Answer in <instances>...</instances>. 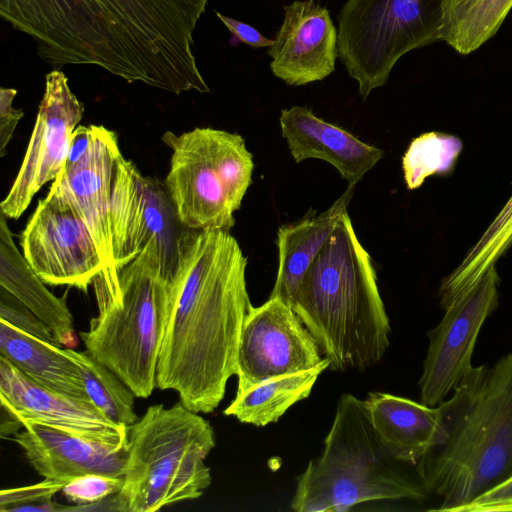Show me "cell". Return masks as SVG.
<instances>
[{
  "instance_id": "1",
  "label": "cell",
  "mask_w": 512,
  "mask_h": 512,
  "mask_svg": "<svg viewBox=\"0 0 512 512\" xmlns=\"http://www.w3.org/2000/svg\"><path fill=\"white\" fill-rule=\"evenodd\" d=\"M208 0H0V16L54 69L98 67L174 94L209 92L194 31Z\"/></svg>"
},
{
  "instance_id": "2",
  "label": "cell",
  "mask_w": 512,
  "mask_h": 512,
  "mask_svg": "<svg viewBox=\"0 0 512 512\" xmlns=\"http://www.w3.org/2000/svg\"><path fill=\"white\" fill-rule=\"evenodd\" d=\"M247 259L226 230L188 229L168 280L156 387L174 390L196 413H211L236 375L242 326L252 309Z\"/></svg>"
},
{
  "instance_id": "3",
  "label": "cell",
  "mask_w": 512,
  "mask_h": 512,
  "mask_svg": "<svg viewBox=\"0 0 512 512\" xmlns=\"http://www.w3.org/2000/svg\"><path fill=\"white\" fill-rule=\"evenodd\" d=\"M292 308L332 370L364 371L387 351L389 318L347 211L304 274Z\"/></svg>"
},
{
  "instance_id": "4",
  "label": "cell",
  "mask_w": 512,
  "mask_h": 512,
  "mask_svg": "<svg viewBox=\"0 0 512 512\" xmlns=\"http://www.w3.org/2000/svg\"><path fill=\"white\" fill-rule=\"evenodd\" d=\"M447 436L415 466L434 511L459 509L512 470V352L473 367L442 403Z\"/></svg>"
},
{
  "instance_id": "5",
  "label": "cell",
  "mask_w": 512,
  "mask_h": 512,
  "mask_svg": "<svg viewBox=\"0 0 512 512\" xmlns=\"http://www.w3.org/2000/svg\"><path fill=\"white\" fill-rule=\"evenodd\" d=\"M115 281H93L98 314L80 332L86 351L115 373L136 397H149L164 334L168 279L159 251L148 245L117 269Z\"/></svg>"
},
{
  "instance_id": "6",
  "label": "cell",
  "mask_w": 512,
  "mask_h": 512,
  "mask_svg": "<svg viewBox=\"0 0 512 512\" xmlns=\"http://www.w3.org/2000/svg\"><path fill=\"white\" fill-rule=\"evenodd\" d=\"M377 436L365 400L343 394L321 456L298 477L291 508L344 512L374 500H422L428 494L399 468Z\"/></svg>"
},
{
  "instance_id": "7",
  "label": "cell",
  "mask_w": 512,
  "mask_h": 512,
  "mask_svg": "<svg viewBox=\"0 0 512 512\" xmlns=\"http://www.w3.org/2000/svg\"><path fill=\"white\" fill-rule=\"evenodd\" d=\"M214 430L180 401L149 406L127 426L124 485L114 495L118 511L154 512L199 498L212 478L205 459Z\"/></svg>"
},
{
  "instance_id": "8",
  "label": "cell",
  "mask_w": 512,
  "mask_h": 512,
  "mask_svg": "<svg viewBox=\"0 0 512 512\" xmlns=\"http://www.w3.org/2000/svg\"><path fill=\"white\" fill-rule=\"evenodd\" d=\"M171 148L165 185L187 229L226 230L252 182L253 156L237 133L210 127L180 135L167 131Z\"/></svg>"
},
{
  "instance_id": "9",
  "label": "cell",
  "mask_w": 512,
  "mask_h": 512,
  "mask_svg": "<svg viewBox=\"0 0 512 512\" xmlns=\"http://www.w3.org/2000/svg\"><path fill=\"white\" fill-rule=\"evenodd\" d=\"M337 21L338 57L364 100L402 56L440 40L431 0H346Z\"/></svg>"
},
{
  "instance_id": "10",
  "label": "cell",
  "mask_w": 512,
  "mask_h": 512,
  "mask_svg": "<svg viewBox=\"0 0 512 512\" xmlns=\"http://www.w3.org/2000/svg\"><path fill=\"white\" fill-rule=\"evenodd\" d=\"M111 224L116 269L151 244L159 251L165 276L171 278L188 229L180 222L165 183L143 176L122 153L113 170Z\"/></svg>"
},
{
  "instance_id": "11",
  "label": "cell",
  "mask_w": 512,
  "mask_h": 512,
  "mask_svg": "<svg viewBox=\"0 0 512 512\" xmlns=\"http://www.w3.org/2000/svg\"><path fill=\"white\" fill-rule=\"evenodd\" d=\"M22 254L50 286L86 292L105 266L96 243L72 202L51 185L20 235Z\"/></svg>"
},
{
  "instance_id": "12",
  "label": "cell",
  "mask_w": 512,
  "mask_h": 512,
  "mask_svg": "<svg viewBox=\"0 0 512 512\" xmlns=\"http://www.w3.org/2000/svg\"><path fill=\"white\" fill-rule=\"evenodd\" d=\"M499 275L492 265L479 281L444 310L428 332L429 346L418 385L421 402L437 406L473 369L472 356L483 324L497 308Z\"/></svg>"
},
{
  "instance_id": "13",
  "label": "cell",
  "mask_w": 512,
  "mask_h": 512,
  "mask_svg": "<svg viewBox=\"0 0 512 512\" xmlns=\"http://www.w3.org/2000/svg\"><path fill=\"white\" fill-rule=\"evenodd\" d=\"M320 348L291 305L277 297L252 307L242 326L236 394L267 379L317 366Z\"/></svg>"
},
{
  "instance_id": "14",
  "label": "cell",
  "mask_w": 512,
  "mask_h": 512,
  "mask_svg": "<svg viewBox=\"0 0 512 512\" xmlns=\"http://www.w3.org/2000/svg\"><path fill=\"white\" fill-rule=\"evenodd\" d=\"M83 112L84 106L70 89L66 75L59 69L47 73L26 154L10 191L0 204L7 218L18 219L35 194L57 178L66 163L71 136Z\"/></svg>"
},
{
  "instance_id": "15",
  "label": "cell",
  "mask_w": 512,
  "mask_h": 512,
  "mask_svg": "<svg viewBox=\"0 0 512 512\" xmlns=\"http://www.w3.org/2000/svg\"><path fill=\"white\" fill-rule=\"evenodd\" d=\"M1 437L17 433L28 420L89 439L126 445L127 427L117 425L91 401L54 392L28 378L0 355Z\"/></svg>"
},
{
  "instance_id": "16",
  "label": "cell",
  "mask_w": 512,
  "mask_h": 512,
  "mask_svg": "<svg viewBox=\"0 0 512 512\" xmlns=\"http://www.w3.org/2000/svg\"><path fill=\"white\" fill-rule=\"evenodd\" d=\"M121 153L116 134L101 125H91L87 149L67 156L66 163L51 185L58 188L83 217L96 243L107 281L117 279L114 262L111 193L114 164Z\"/></svg>"
},
{
  "instance_id": "17",
  "label": "cell",
  "mask_w": 512,
  "mask_h": 512,
  "mask_svg": "<svg viewBox=\"0 0 512 512\" xmlns=\"http://www.w3.org/2000/svg\"><path fill=\"white\" fill-rule=\"evenodd\" d=\"M338 33L329 11L313 0L284 7V19L268 49L274 76L292 86L321 81L335 70Z\"/></svg>"
},
{
  "instance_id": "18",
  "label": "cell",
  "mask_w": 512,
  "mask_h": 512,
  "mask_svg": "<svg viewBox=\"0 0 512 512\" xmlns=\"http://www.w3.org/2000/svg\"><path fill=\"white\" fill-rule=\"evenodd\" d=\"M23 428L14 441L44 479L68 483L89 474L124 478L126 445L96 441L34 420L25 421Z\"/></svg>"
},
{
  "instance_id": "19",
  "label": "cell",
  "mask_w": 512,
  "mask_h": 512,
  "mask_svg": "<svg viewBox=\"0 0 512 512\" xmlns=\"http://www.w3.org/2000/svg\"><path fill=\"white\" fill-rule=\"evenodd\" d=\"M279 121L295 162L324 160L338 170L348 185L355 186L382 158L381 149L319 118L305 106L283 109Z\"/></svg>"
},
{
  "instance_id": "20",
  "label": "cell",
  "mask_w": 512,
  "mask_h": 512,
  "mask_svg": "<svg viewBox=\"0 0 512 512\" xmlns=\"http://www.w3.org/2000/svg\"><path fill=\"white\" fill-rule=\"evenodd\" d=\"M365 401L377 436L400 462L416 465L446 439L441 403L431 407L383 392H371Z\"/></svg>"
},
{
  "instance_id": "21",
  "label": "cell",
  "mask_w": 512,
  "mask_h": 512,
  "mask_svg": "<svg viewBox=\"0 0 512 512\" xmlns=\"http://www.w3.org/2000/svg\"><path fill=\"white\" fill-rule=\"evenodd\" d=\"M347 190L326 211L295 223L281 226L277 234L278 271L269 297H277L292 306L298 286L347 211L354 186Z\"/></svg>"
},
{
  "instance_id": "22",
  "label": "cell",
  "mask_w": 512,
  "mask_h": 512,
  "mask_svg": "<svg viewBox=\"0 0 512 512\" xmlns=\"http://www.w3.org/2000/svg\"><path fill=\"white\" fill-rule=\"evenodd\" d=\"M0 355L34 382L54 392L90 401L77 364L60 346L0 320Z\"/></svg>"
},
{
  "instance_id": "23",
  "label": "cell",
  "mask_w": 512,
  "mask_h": 512,
  "mask_svg": "<svg viewBox=\"0 0 512 512\" xmlns=\"http://www.w3.org/2000/svg\"><path fill=\"white\" fill-rule=\"evenodd\" d=\"M7 217H0V285L29 308L52 331L60 345L74 343L73 317L65 297L51 293L16 248Z\"/></svg>"
},
{
  "instance_id": "24",
  "label": "cell",
  "mask_w": 512,
  "mask_h": 512,
  "mask_svg": "<svg viewBox=\"0 0 512 512\" xmlns=\"http://www.w3.org/2000/svg\"><path fill=\"white\" fill-rule=\"evenodd\" d=\"M329 366L330 360L324 357L311 369L267 379L236 394L224 414L257 427L277 422L292 405L310 395L319 375Z\"/></svg>"
},
{
  "instance_id": "25",
  "label": "cell",
  "mask_w": 512,
  "mask_h": 512,
  "mask_svg": "<svg viewBox=\"0 0 512 512\" xmlns=\"http://www.w3.org/2000/svg\"><path fill=\"white\" fill-rule=\"evenodd\" d=\"M511 9L512 0H440V40L468 55L498 32Z\"/></svg>"
},
{
  "instance_id": "26",
  "label": "cell",
  "mask_w": 512,
  "mask_h": 512,
  "mask_svg": "<svg viewBox=\"0 0 512 512\" xmlns=\"http://www.w3.org/2000/svg\"><path fill=\"white\" fill-rule=\"evenodd\" d=\"M511 245L512 195L459 264L443 278L440 303L446 306L471 289Z\"/></svg>"
},
{
  "instance_id": "27",
  "label": "cell",
  "mask_w": 512,
  "mask_h": 512,
  "mask_svg": "<svg viewBox=\"0 0 512 512\" xmlns=\"http://www.w3.org/2000/svg\"><path fill=\"white\" fill-rule=\"evenodd\" d=\"M64 351L77 364L89 400L108 419L124 427L138 420L134 411L136 396L115 373L87 351Z\"/></svg>"
},
{
  "instance_id": "28",
  "label": "cell",
  "mask_w": 512,
  "mask_h": 512,
  "mask_svg": "<svg viewBox=\"0 0 512 512\" xmlns=\"http://www.w3.org/2000/svg\"><path fill=\"white\" fill-rule=\"evenodd\" d=\"M462 147L458 137L442 132H427L414 138L402 158L408 189L419 188L429 176L451 172Z\"/></svg>"
},
{
  "instance_id": "29",
  "label": "cell",
  "mask_w": 512,
  "mask_h": 512,
  "mask_svg": "<svg viewBox=\"0 0 512 512\" xmlns=\"http://www.w3.org/2000/svg\"><path fill=\"white\" fill-rule=\"evenodd\" d=\"M66 484L65 481L44 479L40 483L30 486L3 489L0 492V511L57 512L68 510V506L52 501V497Z\"/></svg>"
},
{
  "instance_id": "30",
  "label": "cell",
  "mask_w": 512,
  "mask_h": 512,
  "mask_svg": "<svg viewBox=\"0 0 512 512\" xmlns=\"http://www.w3.org/2000/svg\"><path fill=\"white\" fill-rule=\"evenodd\" d=\"M123 485L124 478L89 474L68 482L61 491L75 505L68 506V511L93 510L97 504L119 493Z\"/></svg>"
},
{
  "instance_id": "31",
  "label": "cell",
  "mask_w": 512,
  "mask_h": 512,
  "mask_svg": "<svg viewBox=\"0 0 512 512\" xmlns=\"http://www.w3.org/2000/svg\"><path fill=\"white\" fill-rule=\"evenodd\" d=\"M0 320H4L15 328L39 339L61 346L51 329L22 302L2 287L0 293Z\"/></svg>"
},
{
  "instance_id": "32",
  "label": "cell",
  "mask_w": 512,
  "mask_h": 512,
  "mask_svg": "<svg viewBox=\"0 0 512 512\" xmlns=\"http://www.w3.org/2000/svg\"><path fill=\"white\" fill-rule=\"evenodd\" d=\"M458 512H512V473Z\"/></svg>"
},
{
  "instance_id": "33",
  "label": "cell",
  "mask_w": 512,
  "mask_h": 512,
  "mask_svg": "<svg viewBox=\"0 0 512 512\" xmlns=\"http://www.w3.org/2000/svg\"><path fill=\"white\" fill-rule=\"evenodd\" d=\"M17 90L1 88L0 90V156L3 157L19 120L23 117L22 109L12 106Z\"/></svg>"
},
{
  "instance_id": "34",
  "label": "cell",
  "mask_w": 512,
  "mask_h": 512,
  "mask_svg": "<svg viewBox=\"0 0 512 512\" xmlns=\"http://www.w3.org/2000/svg\"><path fill=\"white\" fill-rule=\"evenodd\" d=\"M217 17L222 21L226 28L242 43L255 48L270 47L274 40L266 38L257 29L247 23L238 21L231 17L216 12Z\"/></svg>"
}]
</instances>
